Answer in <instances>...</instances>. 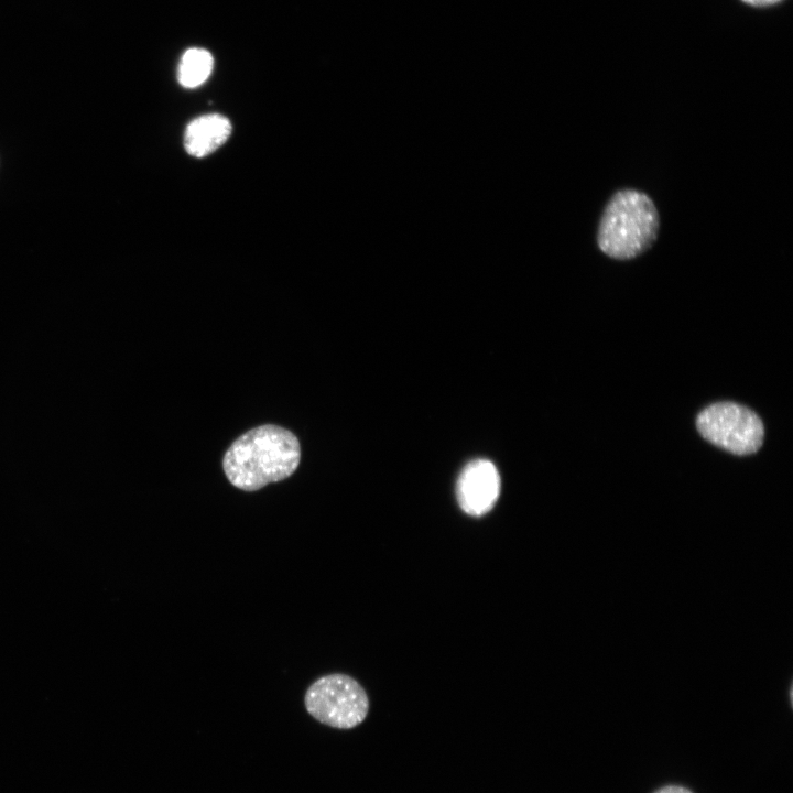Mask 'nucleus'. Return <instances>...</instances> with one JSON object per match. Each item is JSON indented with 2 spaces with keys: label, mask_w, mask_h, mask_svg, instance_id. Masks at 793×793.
<instances>
[{
  "label": "nucleus",
  "mask_w": 793,
  "mask_h": 793,
  "mask_svg": "<svg viewBox=\"0 0 793 793\" xmlns=\"http://www.w3.org/2000/svg\"><path fill=\"white\" fill-rule=\"evenodd\" d=\"M301 447L296 436L267 424L238 437L224 456L227 479L245 491H256L290 477L297 468Z\"/></svg>",
  "instance_id": "f257e3e1"
},
{
  "label": "nucleus",
  "mask_w": 793,
  "mask_h": 793,
  "mask_svg": "<svg viewBox=\"0 0 793 793\" xmlns=\"http://www.w3.org/2000/svg\"><path fill=\"white\" fill-rule=\"evenodd\" d=\"M660 218L653 200L634 188L617 191L606 204L599 220L597 245L615 260H630L645 252L655 241Z\"/></svg>",
  "instance_id": "f03ea898"
},
{
  "label": "nucleus",
  "mask_w": 793,
  "mask_h": 793,
  "mask_svg": "<svg viewBox=\"0 0 793 793\" xmlns=\"http://www.w3.org/2000/svg\"><path fill=\"white\" fill-rule=\"evenodd\" d=\"M307 713L319 723L338 729L361 724L369 711V699L352 677L334 673L317 678L306 691Z\"/></svg>",
  "instance_id": "7ed1b4c3"
},
{
  "label": "nucleus",
  "mask_w": 793,
  "mask_h": 793,
  "mask_svg": "<svg viewBox=\"0 0 793 793\" xmlns=\"http://www.w3.org/2000/svg\"><path fill=\"white\" fill-rule=\"evenodd\" d=\"M696 426L705 439L740 456L756 453L764 436L760 417L747 406L734 402L708 405L698 414Z\"/></svg>",
  "instance_id": "20e7f679"
},
{
  "label": "nucleus",
  "mask_w": 793,
  "mask_h": 793,
  "mask_svg": "<svg viewBox=\"0 0 793 793\" xmlns=\"http://www.w3.org/2000/svg\"><path fill=\"white\" fill-rule=\"evenodd\" d=\"M501 480L493 463L488 459H475L461 470L456 486V495L461 510L472 517L489 512L499 495Z\"/></svg>",
  "instance_id": "39448f33"
},
{
  "label": "nucleus",
  "mask_w": 793,
  "mask_h": 793,
  "mask_svg": "<svg viewBox=\"0 0 793 793\" xmlns=\"http://www.w3.org/2000/svg\"><path fill=\"white\" fill-rule=\"evenodd\" d=\"M228 118L209 113L194 119L186 128L184 146L188 154L203 157L222 145L231 133Z\"/></svg>",
  "instance_id": "423d86ee"
},
{
  "label": "nucleus",
  "mask_w": 793,
  "mask_h": 793,
  "mask_svg": "<svg viewBox=\"0 0 793 793\" xmlns=\"http://www.w3.org/2000/svg\"><path fill=\"white\" fill-rule=\"evenodd\" d=\"M214 59L211 54L199 47L184 52L177 72L178 83L185 88H196L211 74Z\"/></svg>",
  "instance_id": "0eeeda50"
},
{
  "label": "nucleus",
  "mask_w": 793,
  "mask_h": 793,
  "mask_svg": "<svg viewBox=\"0 0 793 793\" xmlns=\"http://www.w3.org/2000/svg\"><path fill=\"white\" fill-rule=\"evenodd\" d=\"M654 793H692V792L682 786L669 785V786H664V787L658 790Z\"/></svg>",
  "instance_id": "6e6552de"
},
{
  "label": "nucleus",
  "mask_w": 793,
  "mask_h": 793,
  "mask_svg": "<svg viewBox=\"0 0 793 793\" xmlns=\"http://www.w3.org/2000/svg\"><path fill=\"white\" fill-rule=\"evenodd\" d=\"M743 2L756 6V7H764V6H771L774 4L781 0H742Z\"/></svg>",
  "instance_id": "1a4fd4ad"
}]
</instances>
